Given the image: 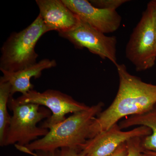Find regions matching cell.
<instances>
[{"label": "cell", "instance_id": "3957f363", "mask_svg": "<svg viewBox=\"0 0 156 156\" xmlns=\"http://www.w3.org/2000/svg\"><path fill=\"white\" fill-rule=\"evenodd\" d=\"M50 31L41 15L27 28L10 35L1 48L0 69L17 72L37 63L35 48L38 41Z\"/></svg>", "mask_w": 156, "mask_h": 156}, {"label": "cell", "instance_id": "ffe728a7", "mask_svg": "<svg viewBox=\"0 0 156 156\" xmlns=\"http://www.w3.org/2000/svg\"><path fill=\"white\" fill-rule=\"evenodd\" d=\"M141 156H156V155L153 154L147 151H143Z\"/></svg>", "mask_w": 156, "mask_h": 156}, {"label": "cell", "instance_id": "5b68a950", "mask_svg": "<svg viewBox=\"0 0 156 156\" xmlns=\"http://www.w3.org/2000/svg\"><path fill=\"white\" fill-rule=\"evenodd\" d=\"M126 58L137 72L153 67L156 60V37L152 17L147 7L127 43Z\"/></svg>", "mask_w": 156, "mask_h": 156}, {"label": "cell", "instance_id": "2e32d148", "mask_svg": "<svg viewBox=\"0 0 156 156\" xmlns=\"http://www.w3.org/2000/svg\"><path fill=\"white\" fill-rule=\"evenodd\" d=\"M59 156H88L79 148L63 147L60 149Z\"/></svg>", "mask_w": 156, "mask_h": 156}, {"label": "cell", "instance_id": "7c38bea8", "mask_svg": "<svg viewBox=\"0 0 156 156\" xmlns=\"http://www.w3.org/2000/svg\"><path fill=\"white\" fill-rule=\"evenodd\" d=\"M121 129L135 126H143L151 129V135L142 137L141 146L144 151L156 153V104L147 112L127 117L119 124Z\"/></svg>", "mask_w": 156, "mask_h": 156}, {"label": "cell", "instance_id": "44dd1931", "mask_svg": "<svg viewBox=\"0 0 156 156\" xmlns=\"http://www.w3.org/2000/svg\"><path fill=\"white\" fill-rule=\"evenodd\" d=\"M150 153L153 154L155 155H156V153L153 152H151V151H148Z\"/></svg>", "mask_w": 156, "mask_h": 156}, {"label": "cell", "instance_id": "6da1fadb", "mask_svg": "<svg viewBox=\"0 0 156 156\" xmlns=\"http://www.w3.org/2000/svg\"><path fill=\"white\" fill-rule=\"evenodd\" d=\"M116 67L119 80L117 95L111 105L93 120L89 139L124 117L143 113L156 104V85L147 83L131 74L125 64L118 63Z\"/></svg>", "mask_w": 156, "mask_h": 156}, {"label": "cell", "instance_id": "4fadbf2b", "mask_svg": "<svg viewBox=\"0 0 156 156\" xmlns=\"http://www.w3.org/2000/svg\"><path fill=\"white\" fill-rule=\"evenodd\" d=\"M11 85L9 82L0 80V145L4 146L6 134L11 123V116L8 107L11 96Z\"/></svg>", "mask_w": 156, "mask_h": 156}, {"label": "cell", "instance_id": "ba28073f", "mask_svg": "<svg viewBox=\"0 0 156 156\" xmlns=\"http://www.w3.org/2000/svg\"><path fill=\"white\" fill-rule=\"evenodd\" d=\"M151 129L140 126L128 131H122L118 123L105 131L87 140L79 148L88 156H108L117 148L131 138L144 137L151 135Z\"/></svg>", "mask_w": 156, "mask_h": 156}, {"label": "cell", "instance_id": "8fae6325", "mask_svg": "<svg viewBox=\"0 0 156 156\" xmlns=\"http://www.w3.org/2000/svg\"><path fill=\"white\" fill-rule=\"evenodd\" d=\"M57 63L54 59L48 58L42 59L35 64L17 72H9L1 70L3 76L0 80L9 82L11 85V96L17 92L22 95L26 94L33 90L34 85L31 83V78L37 79L42 75L44 70L56 66Z\"/></svg>", "mask_w": 156, "mask_h": 156}, {"label": "cell", "instance_id": "9a60e30c", "mask_svg": "<svg viewBox=\"0 0 156 156\" xmlns=\"http://www.w3.org/2000/svg\"><path fill=\"white\" fill-rule=\"evenodd\" d=\"M142 137H135L126 142L128 147L127 156H141L143 152L141 141Z\"/></svg>", "mask_w": 156, "mask_h": 156}, {"label": "cell", "instance_id": "5bb4252c", "mask_svg": "<svg viewBox=\"0 0 156 156\" xmlns=\"http://www.w3.org/2000/svg\"><path fill=\"white\" fill-rule=\"evenodd\" d=\"M129 1L128 0H91L89 2L92 5L98 9L116 11L118 8Z\"/></svg>", "mask_w": 156, "mask_h": 156}, {"label": "cell", "instance_id": "277c9868", "mask_svg": "<svg viewBox=\"0 0 156 156\" xmlns=\"http://www.w3.org/2000/svg\"><path fill=\"white\" fill-rule=\"evenodd\" d=\"M9 106L13 115L3 146L15 144L18 149L24 147L48 134V129L37 125L51 116L50 110L35 104L19 103L13 96L10 98Z\"/></svg>", "mask_w": 156, "mask_h": 156}, {"label": "cell", "instance_id": "52a82bcc", "mask_svg": "<svg viewBox=\"0 0 156 156\" xmlns=\"http://www.w3.org/2000/svg\"><path fill=\"white\" fill-rule=\"evenodd\" d=\"M58 34L62 37L72 43L76 48H87L102 59L107 58L115 66L118 64L116 56L117 40L115 36H107L105 34L80 19L75 28L69 31Z\"/></svg>", "mask_w": 156, "mask_h": 156}, {"label": "cell", "instance_id": "e0dca14e", "mask_svg": "<svg viewBox=\"0 0 156 156\" xmlns=\"http://www.w3.org/2000/svg\"><path fill=\"white\" fill-rule=\"evenodd\" d=\"M147 8L149 9L151 14L156 37V0H152L149 2L147 5Z\"/></svg>", "mask_w": 156, "mask_h": 156}, {"label": "cell", "instance_id": "9c48e42d", "mask_svg": "<svg viewBox=\"0 0 156 156\" xmlns=\"http://www.w3.org/2000/svg\"><path fill=\"white\" fill-rule=\"evenodd\" d=\"M62 2L80 20L104 34L114 32L121 26L122 17L116 11L98 9L87 0Z\"/></svg>", "mask_w": 156, "mask_h": 156}, {"label": "cell", "instance_id": "8992f818", "mask_svg": "<svg viewBox=\"0 0 156 156\" xmlns=\"http://www.w3.org/2000/svg\"><path fill=\"white\" fill-rule=\"evenodd\" d=\"M16 99L20 103L35 104L48 108L52 115L41 127L48 130L65 120L66 115L82 111L90 107L75 100L69 95L54 89H48L41 92L33 89Z\"/></svg>", "mask_w": 156, "mask_h": 156}, {"label": "cell", "instance_id": "7a4b0ae2", "mask_svg": "<svg viewBox=\"0 0 156 156\" xmlns=\"http://www.w3.org/2000/svg\"><path fill=\"white\" fill-rule=\"evenodd\" d=\"M103 106V103L99 102L87 110L73 114L50 128L45 136L18 149L31 154L34 151L53 152L63 147H80L89 139L91 124L102 111Z\"/></svg>", "mask_w": 156, "mask_h": 156}, {"label": "cell", "instance_id": "d6986e66", "mask_svg": "<svg viewBox=\"0 0 156 156\" xmlns=\"http://www.w3.org/2000/svg\"><path fill=\"white\" fill-rule=\"evenodd\" d=\"M60 150H57L55 151L45 152V151H36L35 154L36 156H59Z\"/></svg>", "mask_w": 156, "mask_h": 156}, {"label": "cell", "instance_id": "30bf717a", "mask_svg": "<svg viewBox=\"0 0 156 156\" xmlns=\"http://www.w3.org/2000/svg\"><path fill=\"white\" fill-rule=\"evenodd\" d=\"M40 13L49 31L66 32L76 26L80 18L65 5L62 0H37Z\"/></svg>", "mask_w": 156, "mask_h": 156}, {"label": "cell", "instance_id": "ac0fdd59", "mask_svg": "<svg viewBox=\"0 0 156 156\" xmlns=\"http://www.w3.org/2000/svg\"><path fill=\"white\" fill-rule=\"evenodd\" d=\"M127 154L128 147L126 142L120 145L113 153L108 156H127Z\"/></svg>", "mask_w": 156, "mask_h": 156}]
</instances>
